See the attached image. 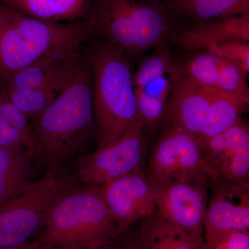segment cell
<instances>
[{"instance_id": "6da1fadb", "label": "cell", "mask_w": 249, "mask_h": 249, "mask_svg": "<svg viewBox=\"0 0 249 249\" xmlns=\"http://www.w3.org/2000/svg\"><path fill=\"white\" fill-rule=\"evenodd\" d=\"M33 157L47 170L62 168L93 137L92 76L84 58L73 79L35 119L29 121Z\"/></svg>"}, {"instance_id": "7a4b0ae2", "label": "cell", "mask_w": 249, "mask_h": 249, "mask_svg": "<svg viewBox=\"0 0 249 249\" xmlns=\"http://www.w3.org/2000/svg\"><path fill=\"white\" fill-rule=\"evenodd\" d=\"M92 36L84 19L45 22L0 3V83L45 57L79 53Z\"/></svg>"}, {"instance_id": "3957f363", "label": "cell", "mask_w": 249, "mask_h": 249, "mask_svg": "<svg viewBox=\"0 0 249 249\" xmlns=\"http://www.w3.org/2000/svg\"><path fill=\"white\" fill-rule=\"evenodd\" d=\"M84 20L93 35L134 55L168 45L181 26L163 0H89Z\"/></svg>"}, {"instance_id": "277c9868", "label": "cell", "mask_w": 249, "mask_h": 249, "mask_svg": "<svg viewBox=\"0 0 249 249\" xmlns=\"http://www.w3.org/2000/svg\"><path fill=\"white\" fill-rule=\"evenodd\" d=\"M123 232L99 186L73 187L54 203L36 238L60 249H93L114 243Z\"/></svg>"}, {"instance_id": "5b68a950", "label": "cell", "mask_w": 249, "mask_h": 249, "mask_svg": "<svg viewBox=\"0 0 249 249\" xmlns=\"http://www.w3.org/2000/svg\"><path fill=\"white\" fill-rule=\"evenodd\" d=\"M93 116L98 147L111 145L138 114L130 65L124 52L107 42L90 49Z\"/></svg>"}, {"instance_id": "8992f818", "label": "cell", "mask_w": 249, "mask_h": 249, "mask_svg": "<svg viewBox=\"0 0 249 249\" xmlns=\"http://www.w3.org/2000/svg\"><path fill=\"white\" fill-rule=\"evenodd\" d=\"M83 60L80 52L45 57L8 77L1 86L15 106L31 121L67 88Z\"/></svg>"}, {"instance_id": "52a82bcc", "label": "cell", "mask_w": 249, "mask_h": 249, "mask_svg": "<svg viewBox=\"0 0 249 249\" xmlns=\"http://www.w3.org/2000/svg\"><path fill=\"white\" fill-rule=\"evenodd\" d=\"M73 184L62 168L47 170L40 181L0 206V248L37 237L54 203Z\"/></svg>"}, {"instance_id": "ba28073f", "label": "cell", "mask_w": 249, "mask_h": 249, "mask_svg": "<svg viewBox=\"0 0 249 249\" xmlns=\"http://www.w3.org/2000/svg\"><path fill=\"white\" fill-rule=\"evenodd\" d=\"M163 127L144 168L147 178L155 186L177 181L210 184L197 137L177 126Z\"/></svg>"}, {"instance_id": "9c48e42d", "label": "cell", "mask_w": 249, "mask_h": 249, "mask_svg": "<svg viewBox=\"0 0 249 249\" xmlns=\"http://www.w3.org/2000/svg\"><path fill=\"white\" fill-rule=\"evenodd\" d=\"M145 129L138 114L111 145L77 160V178L87 186H101L143 168Z\"/></svg>"}, {"instance_id": "30bf717a", "label": "cell", "mask_w": 249, "mask_h": 249, "mask_svg": "<svg viewBox=\"0 0 249 249\" xmlns=\"http://www.w3.org/2000/svg\"><path fill=\"white\" fill-rule=\"evenodd\" d=\"M210 188L249 191V127L240 119L201 142Z\"/></svg>"}, {"instance_id": "8fae6325", "label": "cell", "mask_w": 249, "mask_h": 249, "mask_svg": "<svg viewBox=\"0 0 249 249\" xmlns=\"http://www.w3.org/2000/svg\"><path fill=\"white\" fill-rule=\"evenodd\" d=\"M175 65L168 46H161L142 60L133 76L138 116L145 132L161 124Z\"/></svg>"}, {"instance_id": "7c38bea8", "label": "cell", "mask_w": 249, "mask_h": 249, "mask_svg": "<svg viewBox=\"0 0 249 249\" xmlns=\"http://www.w3.org/2000/svg\"><path fill=\"white\" fill-rule=\"evenodd\" d=\"M99 187L121 232L150 217L157 209V187L144 168Z\"/></svg>"}, {"instance_id": "4fadbf2b", "label": "cell", "mask_w": 249, "mask_h": 249, "mask_svg": "<svg viewBox=\"0 0 249 249\" xmlns=\"http://www.w3.org/2000/svg\"><path fill=\"white\" fill-rule=\"evenodd\" d=\"M157 187V209L162 217L191 235L204 239V219L210 184L177 181Z\"/></svg>"}, {"instance_id": "5bb4252c", "label": "cell", "mask_w": 249, "mask_h": 249, "mask_svg": "<svg viewBox=\"0 0 249 249\" xmlns=\"http://www.w3.org/2000/svg\"><path fill=\"white\" fill-rule=\"evenodd\" d=\"M209 107L208 88L183 74L176 64L161 124L181 127L199 138L206 124Z\"/></svg>"}, {"instance_id": "9a60e30c", "label": "cell", "mask_w": 249, "mask_h": 249, "mask_svg": "<svg viewBox=\"0 0 249 249\" xmlns=\"http://www.w3.org/2000/svg\"><path fill=\"white\" fill-rule=\"evenodd\" d=\"M249 229V191L212 188L204 219V246Z\"/></svg>"}, {"instance_id": "2e32d148", "label": "cell", "mask_w": 249, "mask_h": 249, "mask_svg": "<svg viewBox=\"0 0 249 249\" xmlns=\"http://www.w3.org/2000/svg\"><path fill=\"white\" fill-rule=\"evenodd\" d=\"M178 67L183 74L199 84L249 100L247 73L221 57L201 51Z\"/></svg>"}, {"instance_id": "e0dca14e", "label": "cell", "mask_w": 249, "mask_h": 249, "mask_svg": "<svg viewBox=\"0 0 249 249\" xmlns=\"http://www.w3.org/2000/svg\"><path fill=\"white\" fill-rule=\"evenodd\" d=\"M229 41L249 42V16L181 24L170 42L188 51H204L211 46Z\"/></svg>"}, {"instance_id": "ac0fdd59", "label": "cell", "mask_w": 249, "mask_h": 249, "mask_svg": "<svg viewBox=\"0 0 249 249\" xmlns=\"http://www.w3.org/2000/svg\"><path fill=\"white\" fill-rule=\"evenodd\" d=\"M163 2L181 24L249 16V0H163Z\"/></svg>"}, {"instance_id": "d6986e66", "label": "cell", "mask_w": 249, "mask_h": 249, "mask_svg": "<svg viewBox=\"0 0 249 249\" xmlns=\"http://www.w3.org/2000/svg\"><path fill=\"white\" fill-rule=\"evenodd\" d=\"M34 163L27 147H0V206L32 186Z\"/></svg>"}, {"instance_id": "ffe728a7", "label": "cell", "mask_w": 249, "mask_h": 249, "mask_svg": "<svg viewBox=\"0 0 249 249\" xmlns=\"http://www.w3.org/2000/svg\"><path fill=\"white\" fill-rule=\"evenodd\" d=\"M0 3L29 17L58 23L83 20L89 0H0Z\"/></svg>"}, {"instance_id": "44dd1931", "label": "cell", "mask_w": 249, "mask_h": 249, "mask_svg": "<svg viewBox=\"0 0 249 249\" xmlns=\"http://www.w3.org/2000/svg\"><path fill=\"white\" fill-rule=\"evenodd\" d=\"M139 235L145 249H204V239L176 227L157 211L142 221Z\"/></svg>"}, {"instance_id": "7402d4cb", "label": "cell", "mask_w": 249, "mask_h": 249, "mask_svg": "<svg viewBox=\"0 0 249 249\" xmlns=\"http://www.w3.org/2000/svg\"><path fill=\"white\" fill-rule=\"evenodd\" d=\"M207 88L209 107L204 128L198 138L201 143L235 124L242 119L249 103V99L238 95Z\"/></svg>"}, {"instance_id": "603a6c76", "label": "cell", "mask_w": 249, "mask_h": 249, "mask_svg": "<svg viewBox=\"0 0 249 249\" xmlns=\"http://www.w3.org/2000/svg\"><path fill=\"white\" fill-rule=\"evenodd\" d=\"M23 146L33 152L29 121L0 87V147ZM33 154V153H32Z\"/></svg>"}, {"instance_id": "cb8c5ba5", "label": "cell", "mask_w": 249, "mask_h": 249, "mask_svg": "<svg viewBox=\"0 0 249 249\" xmlns=\"http://www.w3.org/2000/svg\"><path fill=\"white\" fill-rule=\"evenodd\" d=\"M204 51L231 62L245 73L249 72V42L229 41L211 46Z\"/></svg>"}, {"instance_id": "d4e9b609", "label": "cell", "mask_w": 249, "mask_h": 249, "mask_svg": "<svg viewBox=\"0 0 249 249\" xmlns=\"http://www.w3.org/2000/svg\"><path fill=\"white\" fill-rule=\"evenodd\" d=\"M204 249H249V231L229 232Z\"/></svg>"}, {"instance_id": "484cf974", "label": "cell", "mask_w": 249, "mask_h": 249, "mask_svg": "<svg viewBox=\"0 0 249 249\" xmlns=\"http://www.w3.org/2000/svg\"><path fill=\"white\" fill-rule=\"evenodd\" d=\"M115 249H145L141 240L139 232L137 234L127 233L124 231L116 242Z\"/></svg>"}, {"instance_id": "4316f807", "label": "cell", "mask_w": 249, "mask_h": 249, "mask_svg": "<svg viewBox=\"0 0 249 249\" xmlns=\"http://www.w3.org/2000/svg\"><path fill=\"white\" fill-rule=\"evenodd\" d=\"M42 243L38 239L28 241L18 245L9 246V247H3L1 249H40Z\"/></svg>"}, {"instance_id": "83f0119b", "label": "cell", "mask_w": 249, "mask_h": 249, "mask_svg": "<svg viewBox=\"0 0 249 249\" xmlns=\"http://www.w3.org/2000/svg\"><path fill=\"white\" fill-rule=\"evenodd\" d=\"M117 241H116V242H114V243L109 244V245L103 246V247H98V248L93 249H115L116 242H117Z\"/></svg>"}, {"instance_id": "f1b7e54d", "label": "cell", "mask_w": 249, "mask_h": 249, "mask_svg": "<svg viewBox=\"0 0 249 249\" xmlns=\"http://www.w3.org/2000/svg\"><path fill=\"white\" fill-rule=\"evenodd\" d=\"M40 249H60L55 248V247H51V246L42 245V246H41Z\"/></svg>"}, {"instance_id": "f546056e", "label": "cell", "mask_w": 249, "mask_h": 249, "mask_svg": "<svg viewBox=\"0 0 249 249\" xmlns=\"http://www.w3.org/2000/svg\"><path fill=\"white\" fill-rule=\"evenodd\" d=\"M0 87H1V83H0Z\"/></svg>"}, {"instance_id": "4dcf8cb0", "label": "cell", "mask_w": 249, "mask_h": 249, "mask_svg": "<svg viewBox=\"0 0 249 249\" xmlns=\"http://www.w3.org/2000/svg\"><path fill=\"white\" fill-rule=\"evenodd\" d=\"M0 249H1V248H0Z\"/></svg>"}]
</instances>
